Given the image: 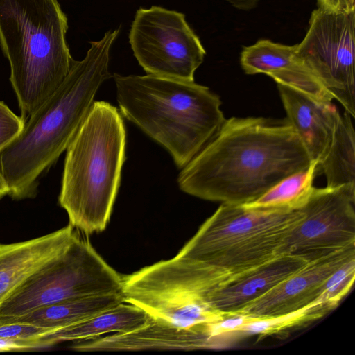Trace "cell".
Listing matches in <instances>:
<instances>
[{"label": "cell", "mask_w": 355, "mask_h": 355, "mask_svg": "<svg viewBox=\"0 0 355 355\" xmlns=\"http://www.w3.org/2000/svg\"><path fill=\"white\" fill-rule=\"evenodd\" d=\"M312 162L287 121L231 117L182 168L178 183L182 191L200 199L244 205Z\"/></svg>", "instance_id": "obj_1"}, {"label": "cell", "mask_w": 355, "mask_h": 355, "mask_svg": "<svg viewBox=\"0 0 355 355\" xmlns=\"http://www.w3.org/2000/svg\"><path fill=\"white\" fill-rule=\"evenodd\" d=\"M120 28L89 42L57 90L26 120L21 133L0 152V171L15 200L34 198L38 179L66 150L90 111L101 85L112 76L110 51Z\"/></svg>", "instance_id": "obj_2"}, {"label": "cell", "mask_w": 355, "mask_h": 355, "mask_svg": "<svg viewBox=\"0 0 355 355\" xmlns=\"http://www.w3.org/2000/svg\"><path fill=\"white\" fill-rule=\"evenodd\" d=\"M121 112L164 147L179 168L212 139L225 120L218 95L193 81L113 75Z\"/></svg>", "instance_id": "obj_3"}, {"label": "cell", "mask_w": 355, "mask_h": 355, "mask_svg": "<svg viewBox=\"0 0 355 355\" xmlns=\"http://www.w3.org/2000/svg\"><path fill=\"white\" fill-rule=\"evenodd\" d=\"M125 129L117 108L95 101L66 150L60 205L88 235L107 227L125 159Z\"/></svg>", "instance_id": "obj_4"}, {"label": "cell", "mask_w": 355, "mask_h": 355, "mask_svg": "<svg viewBox=\"0 0 355 355\" xmlns=\"http://www.w3.org/2000/svg\"><path fill=\"white\" fill-rule=\"evenodd\" d=\"M303 216L300 210L222 203L176 255L189 261L207 297L236 276L287 253V239Z\"/></svg>", "instance_id": "obj_5"}, {"label": "cell", "mask_w": 355, "mask_h": 355, "mask_svg": "<svg viewBox=\"0 0 355 355\" xmlns=\"http://www.w3.org/2000/svg\"><path fill=\"white\" fill-rule=\"evenodd\" d=\"M58 0H0V42L24 121L60 87L74 60Z\"/></svg>", "instance_id": "obj_6"}, {"label": "cell", "mask_w": 355, "mask_h": 355, "mask_svg": "<svg viewBox=\"0 0 355 355\" xmlns=\"http://www.w3.org/2000/svg\"><path fill=\"white\" fill-rule=\"evenodd\" d=\"M122 293V275L77 234L56 257L0 304V322L39 308L87 295Z\"/></svg>", "instance_id": "obj_7"}, {"label": "cell", "mask_w": 355, "mask_h": 355, "mask_svg": "<svg viewBox=\"0 0 355 355\" xmlns=\"http://www.w3.org/2000/svg\"><path fill=\"white\" fill-rule=\"evenodd\" d=\"M128 40L142 69L161 78L193 81L206 55L185 15L159 6L136 11Z\"/></svg>", "instance_id": "obj_8"}, {"label": "cell", "mask_w": 355, "mask_h": 355, "mask_svg": "<svg viewBox=\"0 0 355 355\" xmlns=\"http://www.w3.org/2000/svg\"><path fill=\"white\" fill-rule=\"evenodd\" d=\"M296 53L332 96L355 118V10L317 8Z\"/></svg>", "instance_id": "obj_9"}, {"label": "cell", "mask_w": 355, "mask_h": 355, "mask_svg": "<svg viewBox=\"0 0 355 355\" xmlns=\"http://www.w3.org/2000/svg\"><path fill=\"white\" fill-rule=\"evenodd\" d=\"M298 210L304 216L287 239V253L309 263L355 247V184L314 187Z\"/></svg>", "instance_id": "obj_10"}, {"label": "cell", "mask_w": 355, "mask_h": 355, "mask_svg": "<svg viewBox=\"0 0 355 355\" xmlns=\"http://www.w3.org/2000/svg\"><path fill=\"white\" fill-rule=\"evenodd\" d=\"M354 257L355 247L309 262L236 313L266 318L303 309L319 300L327 278Z\"/></svg>", "instance_id": "obj_11"}, {"label": "cell", "mask_w": 355, "mask_h": 355, "mask_svg": "<svg viewBox=\"0 0 355 355\" xmlns=\"http://www.w3.org/2000/svg\"><path fill=\"white\" fill-rule=\"evenodd\" d=\"M209 324L184 328L150 318L146 324L134 331L75 341L70 348L78 352L214 349L216 347Z\"/></svg>", "instance_id": "obj_12"}, {"label": "cell", "mask_w": 355, "mask_h": 355, "mask_svg": "<svg viewBox=\"0 0 355 355\" xmlns=\"http://www.w3.org/2000/svg\"><path fill=\"white\" fill-rule=\"evenodd\" d=\"M240 63L246 74L264 73L277 84L295 89L316 101L332 103V96L297 55L296 44L260 40L243 49Z\"/></svg>", "instance_id": "obj_13"}, {"label": "cell", "mask_w": 355, "mask_h": 355, "mask_svg": "<svg viewBox=\"0 0 355 355\" xmlns=\"http://www.w3.org/2000/svg\"><path fill=\"white\" fill-rule=\"evenodd\" d=\"M307 263L297 255L280 254L215 288L206 302L220 313H236Z\"/></svg>", "instance_id": "obj_14"}, {"label": "cell", "mask_w": 355, "mask_h": 355, "mask_svg": "<svg viewBox=\"0 0 355 355\" xmlns=\"http://www.w3.org/2000/svg\"><path fill=\"white\" fill-rule=\"evenodd\" d=\"M77 232L70 224L30 240L0 243V304L31 275L59 254Z\"/></svg>", "instance_id": "obj_15"}, {"label": "cell", "mask_w": 355, "mask_h": 355, "mask_svg": "<svg viewBox=\"0 0 355 355\" xmlns=\"http://www.w3.org/2000/svg\"><path fill=\"white\" fill-rule=\"evenodd\" d=\"M287 123L297 133L311 161H322L332 141L340 114L332 103L316 101L290 87L277 84Z\"/></svg>", "instance_id": "obj_16"}, {"label": "cell", "mask_w": 355, "mask_h": 355, "mask_svg": "<svg viewBox=\"0 0 355 355\" xmlns=\"http://www.w3.org/2000/svg\"><path fill=\"white\" fill-rule=\"evenodd\" d=\"M150 319L139 307L123 302L77 324L49 333L38 341L41 348H46L62 342L89 340L107 334L128 333L144 326Z\"/></svg>", "instance_id": "obj_17"}, {"label": "cell", "mask_w": 355, "mask_h": 355, "mask_svg": "<svg viewBox=\"0 0 355 355\" xmlns=\"http://www.w3.org/2000/svg\"><path fill=\"white\" fill-rule=\"evenodd\" d=\"M124 302L122 293L87 295L65 300L43 306L7 322H20L56 331Z\"/></svg>", "instance_id": "obj_18"}, {"label": "cell", "mask_w": 355, "mask_h": 355, "mask_svg": "<svg viewBox=\"0 0 355 355\" xmlns=\"http://www.w3.org/2000/svg\"><path fill=\"white\" fill-rule=\"evenodd\" d=\"M351 115L340 114L324 157L318 166L325 176L327 187L355 184V133Z\"/></svg>", "instance_id": "obj_19"}, {"label": "cell", "mask_w": 355, "mask_h": 355, "mask_svg": "<svg viewBox=\"0 0 355 355\" xmlns=\"http://www.w3.org/2000/svg\"><path fill=\"white\" fill-rule=\"evenodd\" d=\"M318 164L294 173L271 187L255 200L241 205L247 208L272 211H291L300 209L307 202L314 187Z\"/></svg>", "instance_id": "obj_20"}, {"label": "cell", "mask_w": 355, "mask_h": 355, "mask_svg": "<svg viewBox=\"0 0 355 355\" xmlns=\"http://www.w3.org/2000/svg\"><path fill=\"white\" fill-rule=\"evenodd\" d=\"M337 307L328 301L318 300L300 310L266 318H253L239 333V338L256 335L259 337L285 333L295 328L304 327L322 318Z\"/></svg>", "instance_id": "obj_21"}, {"label": "cell", "mask_w": 355, "mask_h": 355, "mask_svg": "<svg viewBox=\"0 0 355 355\" xmlns=\"http://www.w3.org/2000/svg\"><path fill=\"white\" fill-rule=\"evenodd\" d=\"M355 279V257L334 272L326 280L319 299L338 305L351 290Z\"/></svg>", "instance_id": "obj_22"}, {"label": "cell", "mask_w": 355, "mask_h": 355, "mask_svg": "<svg viewBox=\"0 0 355 355\" xmlns=\"http://www.w3.org/2000/svg\"><path fill=\"white\" fill-rule=\"evenodd\" d=\"M51 329L20 322H0V338L26 343L29 349H40L38 340Z\"/></svg>", "instance_id": "obj_23"}, {"label": "cell", "mask_w": 355, "mask_h": 355, "mask_svg": "<svg viewBox=\"0 0 355 355\" xmlns=\"http://www.w3.org/2000/svg\"><path fill=\"white\" fill-rule=\"evenodd\" d=\"M25 121L0 101V152L21 132Z\"/></svg>", "instance_id": "obj_24"}, {"label": "cell", "mask_w": 355, "mask_h": 355, "mask_svg": "<svg viewBox=\"0 0 355 355\" xmlns=\"http://www.w3.org/2000/svg\"><path fill=\"white\" fill-rule=\"evenodd\" d=\"M318 7L330 12L355 10V0H316Z\"/></svg>", "instance_id": "obj_25"}, {"label": "cell", "mask_w": 355, "mask_h": 355, "mask_svg": "<svg viewBox=\"0 0 355 355\" xmlns=\"http://www.w3.org/2000/svg\"><path fill=\"white\" fill-rule=\"evenodd\" d=\"M26 343L0 338V352L28 350Z\"/></svg>", "instance_id": "obj_26"}, {"label": "cell", "mask_w": 355, "mask_h": 355, "mask_svg": "<svg viewBox=\"0 0 355 355\" xmlns=\"http://www.w3.org/2000/svg\"><path fill=\"white\" fill-rule=\"evenodd\" d=\"M231 6L234 7L236 9H242L244 8L256 0H226Z\"/></svg>", "instance_id": "obj_27"}, {"label": "cell", "mask_w": 355, "mask_h": 355, "mask_svg": "<svg viewBox=\"0 0 355 355\" xmlns=\"http://www.w3.org/2000/svg\"><path fill=\"white\" fill-rule=\"evenodd\" d=\"M9 189L8 184L0 171V200L3 198L5 196H8Z\"/></svg>", "instance_id": "obj_28"}]
</instances>
